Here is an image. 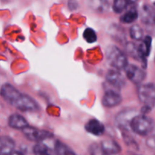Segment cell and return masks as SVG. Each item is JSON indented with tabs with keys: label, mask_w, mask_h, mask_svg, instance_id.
<instances>
[{
	"label": "cell",
	"mask_w": 155,
	"mask_h": 155,
	"mask_svg": "<svg viewBox=\"0 0 155 155\" xmlns=\"http://www.w3.org/2000/svg\"><path fill=\"white\" fill-rule=\"evenodd\" d=\"M100 146L107 155H117L121 152V147L114 139H104L101 141Z\"/></svg>",
	"instance_id": "obj_13"
},
{
	"label": "cell",
	"mask_w": 155,
	"mask_h": 155,
	"mask_svg": "<svg viewBox=\"0 0 155 155\" xmlns=\"http://www.w3.org/2000/svg\"><path fill=\"white\" fill-rule=\"evenodd\" d=\"M88 5L93 12L99 14L105 13L110 8L108 0H89Z\"/></svg>",
	"instance_id": "obj_18"
},
{
	"label": "cell",
	"mask_w": 155,
	"mask_h": 155,
	"mask_svg": "<svg viewBox=\"0 0 155 155\" xmlns=\"http://www.w3.org/2000/svg\"><path fill=\"white\" fill-rule=\"evenodd\" d=\"M151 42H152L151 36H146L145 37H144V39L142 43L138 45L139 54H140V61L142 63V66H144V68H146L147 67L146 58L150 54V52H151Z\"/></svg>",
	"instance_id": "obj_10"
},
{
	"label": "cell",
	"mask_w": 155,
	"mask_h": 155,
	"mask_svg": "<svg viewBox=\"0 0 155 155\" xmlns=\"http://www.w3.org/2000/svg\"><path fill=\"white\" fill-rule=\"evenodd\" d=\"M141 21L145 25L152 27L154 24V10L150 5H145L142 8L140 14Z\"/></svg>",
	"instance_id": "obj_14"
},
{
	"label": "cell",
	"mask_w": 155,
	"mask_h": 155,
	"mask_svg": "<svg viewBox=\"0 0 155 155\" xmlns=\"http://www.w3.org/2000/svg\"><path fill=\"white\" fill-rule=\"evenodd\" d=\"M33 152L35 155H50L49 149L45 145L38 143L33 148Z\"/></svg>",
	"instance_id": "obj_25"
},
{
	"label": "cell",
	"mask_w": 155,
	"mask_h": 155,
	"mask_svg": "<svg viewBox=\"0 0 155 155\" xmlns=\"http://www.w3.org/2000/svg\"><path fill=\"white\" fill-rule=\"evenodd\" d=\"M128 1L130 2V5H133L135 4V3H136L138 0H128Z\"/></svg>",
	"instance_id": "obj_30"
},
{
	"label": "cell",
	"mask_w": 155,
	"mask_h": 155,
	"mask_svg": "<svg viewBox=\"0 0 155 155\" xmlns=\"http://www.w3.org/2000/svg\"><path fill=\"white\" fill-rule=\"evenodd\" d=\"M139 18V12L135 7L130 8L120 18V21L124 24L134 23Z\"/></svg>",
	"instance_id": "obj_19"
},
{
	"label": "cell",
	"mask_w": 155,
	"mask_h": 155,
	"mask_svg": "<svg viewBox=\"0 0 155 155\" xmlns=\"http://www.w3.org/2000/svg\"><path fill=\"white\" fill-rule=\"evenodd\" d=\"M133 155H137V154H133Z\"/></svg>",
	"instance_id": "obj_31"
},
{
	"label": "cell",
	"mask_w": 155,
	"mask_h": 155,
	"mask_svg": "<svg viewBox=\"0 0 155 155\" xmlns=\"http://www.w3.org/2000/svg\"><path fill=\"white\" fill-rule=\"evenodd\" d=\"M68 8L71 11H74L78 8V3L77 0H68Z\"/></svg>",
	"instance_id": "obj_27"
},
{
	"label": "cell",
	"mask_w": 155,
	"mask_h": 155,
	"mask_svg": "<svg viewBox=\"0 0 155 155\" xmlns=\"http://www.w3.org/2000/svg\"><path fill=\"white\" fill-rule=\"evenodd\" d=\"M108 33L109 36L115 40L116 42H120L123 43L127 39V36H126V32L124 27L118 25V24H113L109 27L108 28Z\"/></svg>",
	"instance_id": "obj_15"
},
{
	"label": "cell",
	"mask_w": 155,
	"mask_h": 155,
	"mask_svg": "<svg viewBox=\"0 0 155 155\" xmlns=\"http://www.w3.org/2000/svg\"><path fill=\"white\" fill-rule=\"evenodd\" d=\"M124 70L126 71L127 79L136 85L142 83L146 77V74L144 70L134 64L127 65Z\"/></svg>",
	"instance_id": "obj_9"
},
{
	"label": "cell",
	"mask_w": 155,
	"mask_h": 155,
	"mask_svg": "<svg viewBox=\"0 0 155 155\" xmlns=\"http://www.w3.org/2000/svg\"><path fill=\"white\" fill-rule=\"evenodd\" d=\"M89 151L90 155H107L102 150L100 145L97 143H93L89 146Z\"/></svg>",
	"instance_id": "obj_26"
},
{
	"label": "cell",
	"mask_w": 155,
	"mask_h": 155,
	"mask_svg": "<svg viewBox=\"0 0 155 155\" xmlns=\"http://www.w3.org/2000/svg\"><path fill=\"white\" fill-rule=\"evenodd\" d=\"M130 35L134 40H142L144 38L143 29L138 24H134L130 28Z\"/></svg>",
	"instance_id": "obj_22"
},
{
	"label": "cell",
	"mask_w": 155,
	"mask_h": 155,
	"mask_svg": "<svg viewBox=\"0 0 155 155\" xmlns=\"http://www.w3.org/2000/svg\"><path fill=\"white\" fill-rule=\"evenodd\" d=\"M86 132L95 136H101L105 132V127L102 123L96 119H92L88 121L85 125Z\"/></svg>",
	"instance_id": "obj_11"
},
{
	"label": "cell",
	"mask_w": 155,
	"mask_h": 155,
	"mask_svg": "<svg viewBox=\"0 0 155 155\" xmlns=\"http://www.w3.org/2000/svg\"><path fill=\"white\" fill-rule=\"evenodd\" d=\"M147 145H148L149 147H151V148H154V137H152V138H151V139H148V141H147Z\"/></svg>",
	"instance_id": "obj_28"
},
{
	"label": "cell",
	"mask_w": 155,
	"mask_h": 155,
	"mask_svg": "<svg viewBox=\"0 0 155 155\" xmlns=\"http://www.w3.org/2000/svg\"><path fill=\"white\" fill-rule=\"evenodd\" d=\"M54 148L56 155H77L69 146L61 141H56Z\"/></svg>",
	"instance_id": "obj_20"
},
{
	"label": "cell",
	"mask_w": 155,
	"mask_h": 155,
	"mask_svg": "<svg viewBox=\"0 0 155 155\" xmlns=\"http://www.w3.org/2000/svg\"><path fill=\"white\" fill-rule=\"evenodd\" d=\"M15 142L9 136L0 137V155H11L15 150Z\"/></svg>",
	"instance_id": "obj_17"
},
{
	"label": "cell",
	"mask_w": 155,
	"mask_h": 155,
	"mask_svg": "<svg viewBox=\"0 0 155 155\" xmlns=\"http://www.w3.org/2000/svg\"><path fill=\"white\" fill-rule=\"evenodd\" d=\"M126 51L130 56L135 60L140 61V54L139 51V47L134 42H127L125 45Z\"/></svg>",
	"instance_id": "obj_21"
},
{
	"label": "cell",
	"mask_w": 155,
	"mask_h": 155,
	"mask_svg": "<svg viewBox=\"0 0 155 155\" xmlns=\"http://www.w3.org/2000/svg\"><path fill=\"white\" fill-rule=\"evenodd\" d=\"M8 124L11 128L21 130L29 126L27 120L24 117L18 114H14L9 117L8 120Z\"/></svg>",
	"instance_id": "obj_16"
},
{
	"label": "cell",
	"mask_w": 155,
	"mask_h": 155,
	"mask_svg": "<svg viewBox=\"0 0 155 155\" xmlns=\"http://www.w3.org/2000/svg\"><path fill=\"white\" fill-rule=\"evenodd\" d=\"M138 96L144 106L154 108L155 101V88L154 83H149L143 84L138 88Z\"/></svg>",
	"instance_id": "obj_5"
},
{
	"label": "cell",
	"mask_w": 155,
	"mask_h": 155,
	"mask_svg": "<svg viewBox=\"0 0 155 155\" xmlns=\"http://www.w3.org/2000/svg\"><path fill=\"white\" fill-rule=\"evenodd\" d=\"M154 129V121L145 115H137L130 124V130L141 136H148Z\"/></svg>",
	"instance_id": "obj_2"
},
{
	"label": "cell",
	"mask_w": 155,
	"mask_h": 155,
	"mask_svg": "<svg viewBox=\"0 0 155 155\" xmlns=\"http://www.w3.org/2000/svg\"><path fill=\"white\" fill-rule=\"evenodd\" d=\"M11 104L18 110L24 112L36 111L39 110V104L32 97L21 92L17 95Z\"/></svg>",
	"instance_id": "obj_3"
},
{
	"label": "cell",
	"mask_w": 155,
	"mask_h": 155,
	"mask_svg": "<svg viewBox=\"0 0 155 155\" xmlns=\"http://www.w3.org/2000/svg\"><path fill=\"white\" fill-rule=\"evenodd\" d=\"M137 115H139V114L136 108L127 107L123 109L117 114L115 123L117 127L121 130H130V124Z\"/></svg>",
	"instance_id": "obj_4"
},
{
	"label": "cell",
	"mask_w": 155,
	"mask_h": 155,
	"mask_svg": "<svg viewBox=\"0 0 155 155\" xmlns=\"http://www.w3.org/2000/svg\"><path fill=\"white\" fill-rule=\"evenodd\" d=\"M105 54L109 64L115 70H124L128 65V59L126 54L116 45H109L107 46Z\"/></svg>",
	"instance_id": "obj_1"
},
{
	"label": "cell",
	"mask_w": 155,
	"mask_h": 155,
	"mask_svg": "<svg viewBox=\"0 0 155 155\" xmlns=\"http://www.w3.org/2000/svg\"><path fill=\"white\" fill-rule=\"evenodd\" d=\"M83 37L85 39V41L88 42V43H94L98 39V36H97V33L95 30L91 27H87L85 29L83 33Z\"/></svg>",
	"instance_id": "obj_24"
},
{
	"label": "cell",
	"mask_w": 155,
	"mask_h": 155,
	"mask_svg": "<svg viewBox=\"0 0 155 155\" xmlns=\"http://www.w3.org/2000/svg\"><path fill=\"white\" fill-rule=\"evenodd\" d=\"M122 100V96L119 91L107 88L105 89V92L101 100V103L104 107L111 108L121 104Z\"/></svg>",
	"instance_id": "obj_8"
},
{
	"label": "cell",
	"mask_w": 155,
	"mask_h": 155,
	"mask_svg": "<svg viewBox=\"0 0 155 155\" xmlns=\"http://www.w3.org/2000/svg\"><path fill=\"white\" fill-rule=\"evenodd\" d=\"M104 86L120 91L125 86L126 80L123 74L117 70H110L106 74Z\"/></svg>",
	"instance_id": "obj_6"
},
{
	"label": "cell",
	"mask_w": 155,
	"mask_h": 155,
	"mask_svg": "<svg viewBox=\"0 0 155 155\" xmlns=\"http://www.w3.org/2000/svg\"><path fill=\"white\" fill-rule=\"evenodd\" d=\"M19 93V91L9 83H5L0 89L1 97L10 104Z\"/></svg>",
	"instance_id": "obj_12"
},
{
	"label": "cell",
	"mask_w": 155,
	"mask_h": 155,
	"mask_svg": "<svg viewBox=\"0 0 155 155\" xmlns=\"http://www.w3.org/2000/svg\"><path fill=\"white\" fill-rule=\"evenodd\" d=\"M11 155H26L25 153L23 151H20V150H14Z\"/></svg>",
	"instance_id": "obj_29"
},
{
	"label": "cell",
	"mask_w": 155,
	"mask_h": 155,
	"mask_svg": "<svg viewBox=\"0 0 155 155\" xmlns=\"http://www.w3.org/2000/svg\"><path fill=\"white\" fill-rule=\"evenodd\" d=\"M131 5L128 0H114L113 3V10L115 13L120 14Z\"/></svg>",
	"instance_id": "obj_23"
},
{
	"label": "cell",
	"mask_w": 155,
	"mask_h": 155,
	"mask_svg": "<svg viewBox=\"0 0 155 155\" xmlns=\"http://www.w3.org/2000/svg\"><path fill=\"white\" fill-rule=\"evenodd\" d=\"M22 131L24 136L32 142H42L45 139H51L54 136L51 132L45 130H39L30 126L23 129Z\"/></svg>",
	"instance_id": "obj_7"
}]
</instances>
